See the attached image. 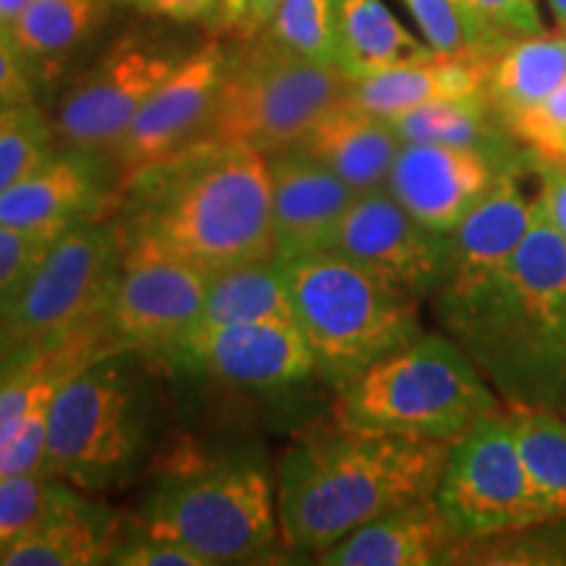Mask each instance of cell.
<instances>
[{
    "mask_svg": "<svg viewBox=\"0 0 566 566\" xmlns=\"http://www.w3.org/2000/svg\"><path fill=\"white\" fill-rule=\"evenodd\" d=\"M433 302L443 334L506 407L566 415V244L543 205L504 268Z\"/></svg>",
    "mask_w": 566,
    "mask_h": 566,
    "instance_id": "cell-1",
    "label": "cell"
},
{
    "mask_svg": "<svg viewBox=\"0 0 566 566\" xmlns=\"http://www.w3.org/2000/svg\"><path fill=\"white\" fill-rule=\"evenodd\" d=\"M449 441L359 428L331 417L286 446L275 467L281 543L315 556L365 522L436 493Z\"/></svg>",
    "mask_w": 566,
    "mask_h": 566,
    "instance_id": "cell-2",
    "label": "cell"
},
{
    "mask_svg": "<svg viewBox=\"0 0 566 566\" xmlns=\"http://www.w3.org/2000/svg\"><path fill=\"white\" fill-rule=\"evenodd\" d=\"M126 233L216 275L275 258L271 163L244 145L195 139L122 181Z\"/></svg>",
    "mask_w": 566,
    "mask_h": 566,
    "instance_id": "cell-3",
    "label": "cell"
},
{
    "mask_svg": "<svg viewBox=\"0 0 566 566\" xmlns=\"http://www.w3.org/2000/svg\"><path fill=\"white\" fill-rule=\"evenodd\" d=\"M158 359L111 349L71 373L53 399L42 472L87 493L116 491L137 478L160 438Z\"/></svg>",
    "mask_w": 566,
    "mask_h": 566,
    "instance_id": "cell-4",
    "label": "cell"
},
{
    "mask_svg": "<svg viewBox=\"0 0 566 566\" xmlns=\"http://www.w3.org/2000/svg\"><path fill=\"white\" fill-rule=\"evenodd\" d=\"M132 533L179 543L205 564H244L279 546L275 478L252 457L176 462L147 491Z\"/></svg>",
    "mask_w": 566,
    "mask_h": 566,
    "instance_id": "cell-5",
    "label": "cell"
},
{
    "mask_svg": "<svg viewBox=\"0 0 566 566\" xmlns=\"http://www.w3.org/2000/svg\"><path fill=\"white\" fill-rule=\"evenodd\" d=\"M296 328L325 384L342 388L420 338V300L334 250L283 263Z\"/></svg>",
    "mask_w": 566,
    "mask_h": 566,
    "instance_id": "cell-6",
    "label": "cell"
},
{
    "mask_svg": "<svg viewBox=\"0 0 566 566\" xmlns=\"http://www.w3.org/2000/svg\"><path fill=\"white\" fill-rule=\"evenodd\" d=\"M336 391V420L424 441L454 443L506 407L446 334H422Z\"/></svg>",
    "mask_w": 566,
    "mask_h": 566,
    "instance_id": "cell-7",
    "label": "cell"
},
{
    "mask_svg": "<svg viewBox=\"0 0 566 566\" xmlns=\"http://www.w3.org/2000/svg\"><path fill=\"white\" fill-rule=\"evenodd\" d=\"M349 76L331 63L283 53L263 40L229 51L200 137L244 145L271 158L304 137L325 111L352 90Z\"/></svg>",
    "mask_w": 566,
    "mask_h": 566,
    "instance_id": "cell-8",
    "label": "cell"
},
{
    "mask_svg": "<svg viewBox=\"0 0 566 566\" xmlns=\"http://www.w3.org/2000/svg\"><path fill=\"white\" fill-rule=\"evenodd\" d=\"M124 250V223L92 218L71 226L0 313V338L6 344L53 346L103 325Z\"/></svg>",
    "mask_w": 566,
    "mask_h": 566,
    "instance_id": "cell-9",
    "label": "cell"
},
{
    "mask_svg": "<svg viewBox=\"0 0 566 566\" xmlns=\"http://www.w3.org/2000/svg\"><path fill=\"white\" fill-rule=\"evenodd\" d=\"M187 53L184 42L153 30L113 40L61 95L51 116L55 147L111 158L147 97Z\"/></svg>",
    "mask_w": 566,
    "mask_h": 566,
    "instance_id": "cell-10",
    "label": "cell"
},
{
    "mask_svg": "<svg viewBox=\"0 0 566 566\" xmlns=\"http://www.w3.org/2000/svg\"><path fill=\"white\" fill-rule=\"evenodd\" d=\"M433 499L462 541L551 520L522 464L506 407L451 443Z\"/></svg>",
    "mask_w": 566,
    "mask_h": 566,
    "instance_id": "cell-11",
    "label": "cell"
},
{
    "mask_svg": "<svg viewBox=\"0 0 566 566\" xmlns=\"http://www.w3.org/2000/svg\"><path fill=\"white\" fill-rule=\"evenodd\" d=\"M210 275L126 233V250L105 307L103 328L116 349L163 357L202 315Z\"/></svg>",
    "mask_w": 566,
    "mask_h": 566,
    "instance_id": "cell-12",
    "label": "cell"
},
{
    "mask_svg": "<svg viewBox=\"0 0 566 566\" xmlns=\"http://www.w3.org/2000/svg\"><path fill=\"white\" fill-rule=\"evenodd\" d=\"M331 250L417 300H433L449 275V233L422 226L388 189L357 195Z\"/></svg>",
    "mask_w": 566,
    "mask_h": 566,
    "instance_id": "cell-13",
    "label": "cell"
},
{
    "mask_svg": "<svg viewBox=\"0 0 566 566\" xmlns=\"http://www.w3.org/2000/svg\"><path fill=\"white\" fill-rule=\"evenodd\" d=\"M163 359L254 391L289 388L317 375L313 352L294 321L195 325Z\"/></svg>",
    "mask_w": 566,
    "mask_h": 566,
    "instance_id": "cell-14",
    "label": "cell"
},
{
    "mask_svg": "<svg viewBox=\"0 0 566 566\" xmlns=\"http://www.w3.org/2000/svg\"><path fill=\"white\" fill-rule=\"evenodd\" d=\"M226 61H229V48L221 40L202 42L147 97L111 155L118 187L132 174L168 158L200 137Z\"/></svg>",
    "mask_w": 566,
    "mask_h": 566,
    "instance_id": "cell-15",
    "label": "cell"
},
{
    "mask_svg": "<svg viewBox=\"0 0 566 566\" xmlns=\"http://www.w3.org/2000/svg\"><path fill=\"white\" fill-rule=\"evenodd\" d=\"M504 171L516 168L478 147L401 142L386 189L422 226L451 233Z\"/></svg>",
    "mask_w": 566,
    "mask_h": 566,
    "instance_id": "cell-16",
    "label": "cell"
},
{
    "mask_svg": "<svg viewBox=\"0 0 566 566\" xmlns=\"http://www.w3.org/2000/svg\"><path fill=\"white\" fill-rule=\"evenodd\" d=\"M118 174L111 158L87 150H55L38 171L0 192V226L24 231H66L105 218Z\"/></svg>",
    "mask_w": 566,
    "mask_h": 566,
    "instance_id": "cell-17",
    "label": "cell"
},
{
    "mask_svg": "<svg viewBox=\"0 0 566 566\" xmlns=\"http://www.w3.org/2000/svg\"><path fill=\"white\" fill-rule=\"evenodd\" d=\"M268 163L275 260L292 263L307 254L328 252L357 192L296 147L271 155Z\"/></svg>",
    "mask_w": 566,
    "mask_h": 566,
    "instance_id": "cell-18",
    "label": "cell"
},
{
    "mask_svg": "<svg viewBox=\"0 0 566 566\" xmlns=\"http://www.w3.org/2000/svg\"><path fill=\"white\" fill-rule=\"evenodd\" d=\"M520 179L522 171L501 174L483 200L449 233V275L436 296L478 286L520 250L541 210V202L530 200Z\"/></svg>",
    "mask_w": 566,
    "mask_h": 566,
    "instance_id": "cell-19",
    "label": "cell"
},
{
    "mask_svg": "<svg viewBox=\"0 0 566 566\" xmlns=\"http://www.w3.org/2000/svg\"><path fill=\"white\" fill-rule=\"evenodd\" d=\"M462 541L436 499H417L365 522L342 541L315 554L323 566H433L449 564Z\"/></svg>",
    "mask_w": 566,
    "mask_h": 566,
    "instance_id": "cell-20",
    "label": "cell"
},
{
    "mask_svg": "<svg viewBox=\"0 0 566 566\" xmlns=\"http://www.w3.org/2000/svg\"><path fill=\"white\" fill-rule=\"evenodd\" d=\"M294 147L363 195L386 187L401 139L388 118L367 113L344 97L325 111Z\"/></svg>",
    "mask_w": 566,
    "mask_h": 566,
    "instance_id": "cell-21",
    "label": "cell"
},
{
    "mask_svg": "<svg viewBox=\"0 0 566 566\" xmlns=\"http://www.w3.org/2000/svg\"><path fill=\"white\" fill-rule=\"evenodd\" d=\"M485 69L488 59L483 55L433 53L352 82L346 97L363 111L391 122L401 113L436 101L485 95Z\"/></svg>",
    "mask_w": 566,
    "mask_h": 566,
    "instance_id": "cell-22",
    "label": "cell"
},
{
    "mask_svg": "<svg viewBox=\"0 0 566 566\" xmlns=\"http://www.w3.org/2000/svg\"><path fill=\"white\" fill-rule=\"evenodd\" d=\"M118 537V516L97 504L87 491L71 488L63 504L42 525L0 554V566L108 564Z\"/></svg>",
    "mask_w": 566,
    "mask_h": 566,
    "instance_id": "cell-23",
    "label": "cell"
},
{
    "mask_svg": "<svg viewBox=\"0 0 566 566\" xmlns=\"http://www.w3.org/2000/svg\"><path fill=\"white\" fill-rule=\"evenodd\" d=\"M116 0H32L6 27L38 87L53 84L111 21Z\"/></svg>",
    "mask_w": 566,
    "mask_h": 566,
    "instance_id": "cell-24",
    "label": "cell"
},
{
    "mask_svg": "<svg viewBox=\"0 0 566 566\" xmlns=\"http://www.w3.org/2000/svg\"><path fill=\"white\" fill-rule=\"evenodd\" d=\"M334 34L336 66L354 82L436 53L380 0H334Z\"/></svg>",
    "mask_w": 566,
    "mask_h": 566,
    "instance_id": "cell-25",
    "label": "cell"
},
{
    "mask_svg": "<svg viewBox=\"0 0 566 566\" xmlns=\"http://www.w3.org/2000/svg\"><path fill=\"white\" fill-rule=\"evenodd\" d=\"M566 82V32L514 40L488 59L485 101L504 126Z\"/></svg>",
    "mask_w": 566,
    "mask_h": 566,
    "instance_id": "cell-26",
    "label": "cell"
},
{
    "mask_svg": "<svg viewBox=\"0 0 566 566\" xmlns=\"http://www.w3.org/2000/svg\"><path fill=\"white\" fill-rule=\"evenodd\" d=\"M263 321H294L283 263L271 258L210 275L197 325Z\"/></svg>",
    "mask_w": 566,
    "mask_h": 566,
    "instance_id": "cell-27",
    "label": "cell"
},
{
    "mask_svg": "<svg viewBox=\"0 0 566 566\" xmlns=\"http://www.w3.org/2000/svg\"><path fill=\"white\" fill-rule=\"evenodd\" d=\"M530 483L551 516H566V415L506 407Z\"/></svg>",
    "mask_w": 566,
    "mask_h": 566,
    "instance_id": "cell-28",
    "label": "cell"
},
{
    "mask_svg": "<svg viewBox=\"0 0 566 566\" xmlns=\"http://www.w3.org/2000/svg\"><path fill=\"white\" fill-rule=\"evenodd\" d=\"M449 564L566 566V516L530 522L475 541H459Z\"/></svg>",
    "mask_w": 566,
    "mask_h": 566,
    "instance_id": "cell-29",
    "label": "cell"
},
{
    "mask_svg": "<svg viewBox=\"0 0 566 566\" xmlns=\"http://www.w3.org/2000/svg\"><path fill=\"white\" fill-rule=\"evenodd\" d=\"M258 40L283 53L336 66L334 0H283Z\"/></svg>",
    "mask_w": 566,
    "mask_h": 566,
    "instance_id": "cell-30",
    "label": "cell"
},
{
    "mask_svg": "<svg viewBox=\"0 0 566 566\" xmlns=\"http://www.w3.org/2000/svg\"><path fill=\"white\" fill-rule=\"evenodd\" d=\"M55 150L53 122L38 103L0 113V192L38 171Z\"/></svg>",
    "mask_w": 566,
    "mask_h": 566,
    "instance_id": "cell-31",
    "label": "cell"
},
{
    "mask_svg": "<svg viewBox=\"0 0 566 566\" xmlns=\"http://www.w3.org/2000/svg\"><path fill=\"white\" fill-rule=\"evenodd\" d=\"M470 51L491 59L509 42L543 32L535 0H454Z\"/></svg>",
    "mask_w": 566,
    "mask_h": 566,
    "instance_id": "cell-32",
    "label": "cell"
},
{
    "mask_svg": "<svg viewBox=\"0 0 566 566\" xmlns=\"http://www.w3.org/2000/svg\"><path fill=\"white\" fill-rule=\"evenodd\" d=\"M71 488L74 485L66 480L45 472L0 478V554L42 525L63 504Z\"/></svg>",
    "mask_w": 566,
    "mask_h": 566,
    "instance_id": "cell-33",
    "label": "cell"
},
{
    "mask_svg": "<svg viewBox=\"0 0 566 566\" xmlns=\"http://www.w3.org/2000/svg\"><path fill=\"white\" fill-rule=\"evenodd\" d=\"M516 142L533 150L537 158L566 160V82L551 92L546 101L522 111L506 124Z\"/></svg>",
    "mask_w": 566,
    "mask_h": 566,
    "instance_id": "cell-34",
    "label": "cell"
},
{
    "mask_svg": "<svg viewBox=\"0 0 566 566\" xmlns=\"http://www.w3.org/2000/svg\"><path fill=\"white\" fill-rule=\"evenodd\" d=\"M63 231H24L0 226V313L17 300L34 268Z\"/></svg>",
    "mask_w": 566,
    "mask_h": 566,
    "instance_id": "cell-35",
    "label": "cell"
},
{
    "mask_svg": "<svg viewBox=\"0 0 566 566\" xmlns=\"http://www.w3.org/2000/svg\"><path fill=\"white\" fill-rule=\"evenodd\" d=\"M401 3H405L407 11L412 13L424 42H428L436 53H472L470 40H467L464 21L459 17L454 0H401Z\"/></svg>",
    "mask_w": 566,
    "mask_h": 566,
    "instance_id": "cell-36",
    "label": "cell"
},
{
    "mask_svg": "<svg viewBox=\"0 0 566 566\" xmlns=\"http://www.w3.org/2000/svg\"><path fill=\"white\" fill-rule=\"evenodd\" d=\"M108 564L116 566H208L205 558L192 554L179 543L166 537H153L142 533H126L111 551Z\"/></svg>",
    "mask_w": 566,
    "mask_h": 566,
    "instance_id": "cell-37",
    "label": "cell"
},
{
    "mask_svg": "<svg viewBox=\"0 0 566 566\" xmlns=\"http://www.w3.org/2000/svg\"><path fill=\"white\" fill-rule=\"evenodd\" d=\"M38 92L30 66L21 59L6 27H0V113L38 103Z\"/></svg>",
    "mask_w": 566,
    "mask_h": 566,
    "instance_id": "cell-38",
    "label": "cell"
},
{
    "mask_svg": "<svg viewBox=\"0 0 566 566\" xmlns=\"http://www.w3.org/2000/svg\"><path fill=\"white\" fill-rule=\"evenodd\" d=\"M535 174L541 176V195H537V200L543 205L548 223L554 226L566 244V166L537 158Z\"/></svg>",
    "mask_w": 566,
    "mask_h": 566,
    "instance_id": "cell-39",
    "label": "cell"
},
{
    "mask_svg": "<svg viewBox=\"0 0 566 566\" xmlns=\"http://www.w3.org/2000/svg\"><path fill=\"white\" fill-rule=\"evenodd\" d=\"M116 3L132 6L134 11L150 19H166L176 24H189V21H208L210 24L218 0H116Z\"/></svg>",
    "mask_w": 566,
    "mask_h": 566,
    "instance_id": "cell-40",
    "label": "cell"
},
{
    "mask_svg": "<svg viewBox=\"0 0 566 566\" xmlns=\"http://www.w3.org/2000/svg\"><path fill=\"white\" fill-rule=\"evenodd\" d=\"M281 3L283 0H250V3H247L242 24L237 27V32H233L231 38L237 42H247V40L258 38V34L268 27V21L273 19V13Z\"/></svg>",
    "mask_w": 566,
    "mask_h": 566,
    "instance_id": "cell-41",
    "label": "cell"
},
{
    "mask_svg": "<svg viewBox=\"0 0 566 566\" xmlns=\"http://www.w3.org/2000/svg\"><path fill=\"white\" fill-rule=\"evenodd\" d=\"M40 352L42 346H30V344L6 346V349L0 352V391H3V388L9 386L19 373H24L27 367L38 359Z\"/></svg>",
    "mask_w": 566,
    "mask_h": 566,
    "instance_id": "cell-42",
    "label": "cell"
},
{
    "mask_svg": "<svg viewBox=\"0 0 566 566\" xmlns=\"http://www.w3.org/2000/svg\"><path fill=\"white\" fill-rule=\"evenodd\" d=\"M247 3H250V0H218L216 13H212L208 27L216 34H229L231 38V34L237 32V27L242 24Z\"/></svg>",
    "mask_w": 566,
    "mask_h": 566,
    "instance_id": "cell-43",
    "label": "cell"
},
{
    "mask_svg": "<svg viewBox=\"0 0 566 566\" xmlns=\"http://www.w3.org/2000/svg\"><path fill=\"white\" fill-rule=\"evenodd\" d=\"M32 0H0V27H9Z\"/></svg>",
    "mask_w": 566,
    "mask_h": 566,
    "instance_id": "cell-44",
    "label": "cell"
},
{
    "mask_svg": "<svg viewBox=\"0 0 566 566\" xmlns=\"http://www.w3.org/2000/svg\"><path fill=\"white\" fill-rule=\"evenodd\" d=\"M551 13H554L558 30L566 32V0H546Z\"/></svg>",
    "mask_w": 566,
    "mask_h": 566,
    "instance_id": "cell-45",
    "label": "cell"
},
{
    "mask_svg": "<svg viewBox=\"0 0 566 566\" xmlns=\"http://www.w3.org/2000/svg\"><path fill=\"white\" fill-rule=\"evenodd\" d=\"M6 346H13V344H6V342H3V338H0V352H3V349H6Z\"/></svg>",
    "mask_w": 566,
    "mask_h": 566,
    "instance_id": "cell-46",
    "label": "cell"
},
{
    "mask_svg": "<svg viewBox=\"0 0 566 566\" xmlns=\"http://www.w3.org/2000/svg\"><path fill=\"white\" fill-rule=\"evenodd\" d=\"M562 166H566V160H564V163H562Z\"/></svg>",
    "mask_w": 566,
    "mask_h": 566,
    "instance_id": "cell-47",
    "label": "cell"
}]
</instances>
